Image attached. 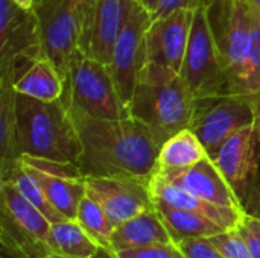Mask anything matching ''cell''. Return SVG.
Segmentation results:
<instances>
[{
  "instance_id": "19",
  "label": "cell",
  "mask_w": 260,
  "mask_h": 258,
  "mask_svg": "<svg viewBox=\"0 0 260 258\" xmlns=\"http://www.w3.org/2000/svg\"><path fill=\"white\" fill-rule=\"evenodd\" d=\"M174 243L171 233L155 208L148 210L114 228L110 251H123L154 245Z\"/></svg>"
},
{
  "instance_id": "37",
  "label": "cell",
  "mask_w": 260,
  "mask_h": 258,
  "mask_svg": "<svg viewBox=\"0 0 260 258\" xmlns=\"http://www.w3.org/2000/svg\"><path fill=\"white\" fill-rule=\"evenodd\" d=\"M251 3L257 8V11H259V14H260V0H251Z\"/></svg>"
},
{
  "instance_id": "32",
  "label": "cell",
  "mask_w": 260,
  "mask_h": 258,
  "mask_svg": "<svg viewBox=\"0 0 260 258\" xmlns=\"http://www.w3.org/2000/svg\"><path fill=\"white\" fill-rule=\"evenodd\" d=\"M206 0H161V5L157 11V14L152 17V20L158 18V17H163V15H168L180 8H192V9H197L198 6L204 5Z\"/></svg>"
},
{
  "instance_id": "17",
  "label": "cell",
  "mask_w": 260,
  "mask_h": 258,
  "mask_svg": "<svg viewBox=\"0 0 260 258\" xmlns=\"http://www.w3.org/2000/svg\"><path fill=\"white\" fill-rule=\"evenodd\" d=\"M155 173L206 202L225 208L245 210L239 198L236 196V193L233 192V189L230 187V184L210 157L187 169Z\"/></svg>"
},
{
  "instance_id": "10",
  "label": "cell",
  "mask_w": 260,
  "mask_h": 258,
  "mask_svg": "<svg viewBox=\"0 0 260 258\" xmlns=\"http://www.w3.org/2000/svg\"><path fill=\"white\" fill-rule=\"evenodd\" d=\"M256 122H260V113L248 96L224 93L197 99L189 128L212 158L229 137Z\"/></svg>"
},
{
  "instance_id": "1",
  "label": "cell",
  "mask_w": 260,
  "mask_h": 258,
  "mask_svg": "<svg viewBox=\"0 0 260 258\" xmlns=\"http://www.w3.org/2000/svg\"><path fill=\"white\" fill-rule=\"evenodd\" d=\"M67 106L82 144L76 166L84 176L152 178L161 143L145 123L134 117L96 119L73 105Z\"/></svg>"
},
{
  "instance_id": "28",
  "label": "cell",
  "mask_w": 260,
  "mask_h": 258,
  "mask_svg": "<svg viewBox=\"0 0 260 258\" xmlns=\"http://www.w3.org/2000/svg\"><path fill=\"white\" fill-rule=\"evenodd\" d=\"M207 240L225 258H253L245 240L236 228L222 231Z\"/></svg>"
},
{
  "instance_id": "20",
  "label": "cell",
  "mask_w": 260,
  "mask_h": 258,
  "mask_svg": "<svg viewBox=\"0 0 260 258\" xmlns=\"http://www.w3.org/2000/svg\"><path fill=\"white\" fill-rule=\"evenodd\" d=\"M12 88L18 94L43 102H55L62 99L66 84L56 65L47 56H41L14 82Z\"/></svg>"
},
{
  "instance_id": "22",
  "label": "cell",
  "mask_w": 260,
  "mask_h": 258,
  "mask_svg": "<svg viewBox=\"0 0 260 258\" xmlns=\"http://www.w3.org/2000/svg\"><path fill=\"white\" fill-rule=\"evenodd\" d=\"M50 258H93L101 246L87 234L76 219H64L52 224Z\"/></svg>"
},
{
  "instance_id": "23",
  "label": "cell",
  "mask_w": 260,
  "mask_h": 258,
  "mask_svg": "<svg viewBox=\"0 0 260 258\" xmlns=\"http://www.w3.org/2000/svg\"><path fill=\"white\" fill-rule=\"evenodd\" d=\"M207 157L209 154L197 137V134L190 128H186L163 143L158 152L155 172H172L187 169Z\"/></svg>"
},
{
  "instance_id": "36",
  "label": "cell",
  "mask_w": 260,
  "mask_h": 258,
  "mask_svg": "<svg viewBox=\"0 0 260 258\" xmlns=\"http://www.w3.org/2000/svg\"><path fill=\"white\" fill-rule=\"evenodd\" d=\"M93 258H114V255L111 254L110 249H105V248H101V251L94 255Z\"/></svg>"
},
{
  "instance_id": "31",
  "label": "cell",
  "mask_w": 260,
  "mask_h": 258,
  "mask_svg": "<svg viewBox=\"0 0 260 258\" xmlns=\"http://www.w3.org/2000/svg\"><path fill=\"white\" fill-rule=\"evenodd\" d=\"M177 245L186 258H225L207 239H190Z\"/></svg>"
},
{
  "instance_id": "25",
  "label": "cell",
  "mask_w": 260,
  "mask_h": 258,
  "mask_svg": "<svg viewBox=\"0 0 260 258\" xmlns=\"http://www.w3.org/2000/svg\"><path fill=\"white\" fill-rule=\"evenodd\" d=\"M17 93L12 87L0 88V167L20 160L17 149Z\"/></svg>"
},
{
  "instance_id": "30",
  "label": "cell",
  "mask_w": 260,
  "mask_h": 258,
  "mask_svg": "<svg viewBox=\"0 0 260 258\" xmlns=\"http://www.w3.org/2000/svg\"><path fill=\"white\" fill-rule=\"evenodd\" d=\"M253 258H260V217L245 211L236 225Z\"/></svg>"
},
{
  "instance_id": "5",
  "label": "cell",
  "mask_w": 260,
  "mask_h": 258,
  "mask_svg": "<svg viewBox=\"0 0 260 258\" xmlns=\"http://www.w3.org/2000/svg\"><path fill=\"white\" fill-rule=\"evenodd\" d=\"M204 5L221 52L229 93L247 96V62L251 44L250 0H206Z\"/></svg>"
},
{
  "instance_id": "29",
  "label": "cell",
  "mask_w": 260,
  "mask_h": 258,
  "mask_svg": "<svg viewBox=\"0 0 260 258\" xmlns=\"http://www.w3.org/2000/svg\"><path fill=\"white\" fill-rule=\"evenodd\" d=\"M111 254L114 258H186L183 251L175 243L111 251Z\"/></svg>"
},
{
  "instance_id": "24",
  "label": "cell",
  "mask_w": 260,
  "mask_h": 258,
  "mask_svg": "<svg viewBox=\"0 0 260 258\" xmlns=\"http://www.w3.org/2000/svg\"><path fill=\"white\" fill-rule=\"evenodd\" d=\"M0 181H9L12 182L17 190L30 202L34 204L52 224L64 220L66 217L59 214L55 207L49 202L46 193L43 192L38 181L29 173V170L23 166L21 160H17L12 164L2 166L0 167Z\"/></svg>"
},
{
  "instance_id": "7",
  "label": "cell",
  "mask_w": 260,
  "mask_h": 258,
  "mask_svg": "<svg viewBox=\"0 0 260 258\" xmlns=\"http://www.w3.org/2000/svg\"><path fill=\"white\" fill-rule=\"evenodd\" d=\"M44 56L38 21L32 9L0 0V88L14 82Z\"/></svg>"
},
{
  "instance_id": "9",
  "label": "cell",
  "mask_w": 260,
  "mask_h": 258,
  "mask_svg": "<svg viewBox=\"0 0 260 258\" xmlns=\"http://www.w3.org/2000/svg\"><path fill=\"white\" fill-rule=\"evenodd\" d=\"M180 75L195 99L229 93L221 52L210 26L206 5L195 9L189 44Z\"/></svg>"
},
{
  "instance_id": "2",
  "label": "cell",
  "mask_w": 260,
  "mask_h": 258,
  "mask_svg": "<svg viewBox=\"0 0 260 258\" xmlns=\"http://www.w3.org/2000/svg\"><path fill=\"white\" fill-rule=\"evenodd\" d=\"M15 116L20 157L78 164L82 144L70 109L62 99L43 102L17 93Z\"/></svg>"
},
{
  "instance_id": "13",
  "label": "cell",
  "mask_w": 260,
  "mask_h": 258,
  "mask_svg": "<svg viewBox=\"0 0 260 258\" xmlns=\"http://www.w3.org/2000/svg\"><path fill=\"white\" fill-rule=\"evenodd\" d=\"M85 187L116 227L155 208L149 181L140 178L85 176Z\"/></svg>"
},
{
  "instance_id": "3",
  "label": "cell",
  "mask_w": 260,
  "mask_h": 258,
  "mask_svg": "<svg viewBox=\"0 0 260 258\" xmlns=\"http://www.w3.org/2000/svg\"><path fill=\"white\" fill-rule=\"evenodd\" d=\"M195 97L183 76L157 62H146L128 103L131 117L145 123L161 143L190 126Z\"/></svg>"
},
{
  "instance_id": "26",
  "label": "cell",
  "mask_w": 260,
  "mask_h": 258,
  "mask_svg": "<svg viewBox=\"0 0 260 258\" xmlns=\"http://www.w3.org/2000/svg\"><path fill=\"white\" fill-rule=\"evenodd\" d=\"M76 220L101 248H111V236L114 233L116 225L91 196L85 195L82 198L78 208Z\"/></svg>"
},
{
  "instance_id": "8",
  "label": "cell",
  "mask_w": 260,
  "mask_h": 258,
  "mask_svg": "<svg viewBox=\"0 0 260 258\" xmlns=\"http://www.w3.org/2000/svg\"><path fill=\"white\" fill-rule=\"evenodd\" d=\"M90 3L91 0H35L32 8L44 56L56 65L64 84L78 52L81 27Z\"/></svg>"
},
{
  "instance_id": "33",
  "label": "cell",
  "mask_w": 260,
  "mask_h": 258,
  "mask_svg": "<svg viewBox=\"0 0 260 258\" xmlns=\"http://www.w3.org/2000/svg\"><path fill=\"white\" fill-rule=\"evenodd\" d=\"M245 211L260 217V182L257 184V187H256V190H254V193H253V196H251V199H250V202H248V205L245 208Z\"/></svg>"
},
{
  "instance_id": "11",
  "label": "cell",
  "mask_w": 260,
  "mask_h": 258,
  "mask_svg": "<svg viewBox=\"0 0 260 258\" xmlns=\"http://www.w3.org/2000/svg\"><path fill=\"white\" fill-rule=\"evenodd\" d=\"M151 23V12L134 0L129 17L116 40L111 59L108 62L117 91L126 105L133 97L140 73L148 62L146 35Z\"/></svg>"
},
{
  "instance_id": "16",
  "label": "cell",
  "mask_w": 260,
  "mask_h": 258,
  "mask_svg": "<svg viewBox=\"0 0 260 258\" xmlns=\"http://www.w3.org/2000/svg\"><path fill=\"white\" fill-rule=\"evenodd\" d=\"M195 9L180 8L152 20L146 35L148 62H157L180 73L186 56Z\"/></svg>"
},
{
  "instance_id": "35",
  "label": "cell",
  "mask_w": 260,
  "mask_h": 258,
  "mask_svg": "<svg viewBox=\"0 0 260 258\" xmlns=\"http://www.w3.org/2000/svg\"><path fill=\"white\" fill-rule=\"evenodd\" d=\"M14 2H15V5H18L23 9H32L34 3H35V0H14Z\"/></svg>"
},
{
  "instance_id": "15",
  "label": "cell",
  "mask_w": 260,
  "mask_h": 258,
  "mask_svg": "<svg viewBox=\"0 0 260 258\" xmlns=\"http://www.w3.org/2000/svg\"><path fill=\"white\" fill-rule=\"evenodd\" d=\"M23 166L38 181L49 202L66 219H76L79 204L87 195L85 176L76 164L34 157H20Z\"/></svg>"
},
{
  "instance_id": "12",
  "label": "cell",
  "mask_w": 260,
  "mask_h": 258,
  "mask_svg": "<svg viewBox=\"0 0 260 258\" xmlns=\"http://www.w3.org/2000/svg\"><path fill=\"white\" fill-rule=\"evenodd\" d=\"M212 160L247 208L260 182V122L229 137Z\"/></svg>"
},
{
  "instance_id": "18",
  "label": "cell",
  "mask_w": 260,
  "mask_h": 258,
  "mask_svg": "<svg viewBox=\"0 0 260 258\" xmlns=\"http://www.w3.org/2000/svg\"><path fill=\"white\" fill-rule=\"evenodd\" d=\"M149 189L152 193V198L155 202L166 204L174 208L180 210H187L192 213L203 214L219 225H222L227 230L236 228L238 222L241 220L242 214L245 210H235V208H225V207H218L210 202H206L200 199L198 196L186 192L184 189L166 181L163 176L154 173L152 178L149 179Z\"/></svg>"
},
{
  "instance_id": "4",
  "label": "cell",
  "mask_w": 260,
  "mask_h": 258,
  "mask_svg": "<svg viewBox=\"0 0 260 258\" xmlns=\"http://www.w3.org/2000/svg\"><path fill=\"white\" fill-rule=\"evenodd\" d=\"M52 222L9 181H0V246L11 258H50Z\"/></svg>"
},
{
  "instance_id": "6",
  "label": "cell",
  "mask_w": 260,
  "mask_h": 258,
  "mask_svg": "<svg viewBox=\"0 0 260 258\" xmlns=\"http://www.w3.org/2000/svg\"><path fill=\"white\" fill-rule=\"evenodd\" d=\"M62 100L96 119L117 120L131 117L108 64L88 58L79 50L72 59Z\"/></svg>"
},
{
  "instance_id": "21",
  "label": "cell",
  "mask_w": 260,
  "mask_h": 258,
  "mask_svg": "<svg viewBox=\"0 0 260 258\" xmlns=\"http://www.w3.org/2000/svg\"><path fill=\"white\" fill-rule=\"evenodd\" d=\"M154 204L168 231L171 233L175 245L183 240H190V239H209L222 231H227V228H224L218 222L203 214L174 208V207H169L166 204L155 202V201Z\"/></svg>"
},
{
  "instance_id": "14",
  "label": "cell",
  "mask_w": 260,
  "mask_h": 258,
  "mask_svg": "<svg viewBox=\"0 0 260 258\" xmlns=\"http://www.w3.org/2000/svg\"><path fill=\"white\" fill-rule=\"evenodd\" d=\"M133 5L134 0H91L81 27L78 50L108 64Z\"/></svg>"
},
{
  "instance_id": "34",
  "label": "cell",
  "mask_w": 260,
  "mask_h": 258,
  "mask_svg": "<svg viewBox=\"0 0 260 258\" xmlns=\"http://www.w3.org/2000/svg\"><path fill=\"white\" fill-rule=\"evenodd\" d=\"M136 2L140 3L146 11H149L152 17L157 14L158 8H160V5H161V0H136Z\"/></svg>"
},
{
  "instance_id": "27",
  "label": "cell",
  "mask_w": 260,
  "mask_h": 258,
  "mask_svg": "<svg viewBox=\"0 0 260 258\" xmlns=\"http://www.w3.org/2000/svg\"><path fill=\"white\" fill-rule=\"evenodd\" d=\"M251 9V44L247 62V96L256 103L260 113V14L250 0Z\"/></svg>"
}]
</instances>
